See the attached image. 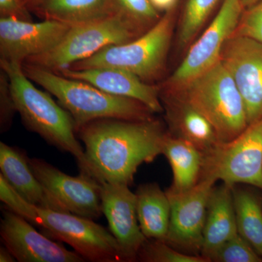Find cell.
<instances>
[{"label": "cell", "mask_w": 262, "mask_h": 262, "mask_svg": "<svg viewBox=\"0 0 262 262\" xmlns=\"http://www.w3.org/2000/svg\"><path fill=\"white\" fill-rule=\"evenodd\" d=\"M215 182L205 177L185 192L165 190L170 203L166 244L183 253L201 256L207 205Z\"/></svg>", "instance_id": "obj_10"}, {"label": "cell", "mask_w": 262, "mask_h": 262, "mask_svg": "<svg viewBox=\"0 0 262 262\" xmlns=\"http://www.w3.org/2000/svg\"><path fill=\"white\" fill-rule=\"evenodd\" d=\"M236 222L239 235L262 257V202L252 190L232 187Z\"/></svg>", "instance_id": "obj_23"}, {"label": "cell", "mask_w": 262, "mask_h": 262, "mask_svg": "<svg viewBox=\"0 0 262 262\" xmlns=\"http://www.w3.org/2000/svg\"><path fill=\"white\" fill-rule=\"evenodd\" d=\"M0 67L8 76L15 110L26 127L57 149L73 155L80 173L86 174L84 149L77 139L70 114L48 91H41L32 83L24 72L23 63L0 59Z\"/></svg>", "instance_id": "obj_3"}, {"label": "cell", "mask_w": 262, "mask_h": 262, "mask_svg": "<svg viewBox=\"0 0 262 262\" xmlns=\"http://www.w3.org/2000/svg\"><path fill=\"white\" fill-rule=\"evenodd\" d=\"M32 10L45 20L71 26L119 13L116 0H43Z\"/></svg>", "instance_id": "obj_21"}, {"label": "cell", "mask_w": 262, "mask_h": 262, "mask_svg": "<svg viewBox=\"0 0 262 262\" xmlns=\"http://www.w3.org/2000/svg\"><path fill=\"white\" fill-rule=\"evenodd\" d=\"M0 175L26 201L39 208L67 212L38 180L29 158L20 149L0 143Z\"/></svg>", "instance_id": "obj_17"}, {"label": "cell", "mask_w": 262, "mask_h": 262, "mask_svg": "<svg viewBox=\"0 0 262 262\" xmlns=\"http://www.w3.org/2000/svg\"><path fill=\"white\" fill-rule=\"evenodd\" d=\"M172 136L192 144L203 155L211 151L221 141L208 120L187 105L163 99Z\"/></svg>", "instance_id": "obj_19"}, {"label": "cell", "mask_w": 262, "mask_h": 262, "mask_svg": "<svg viewBox=\"0 0 262 262\" xmlns=\"http://www.w3.org/2000/svg\"><path fill=\"white\" fill-rule=\"evenodd\" d=\"M176 1L177 0H150L156 9L166 10L171 9Z\"/></svg>", "instance_id": "obj_31"}, {"label": "cell", "mask_w": 262, "mask_h": 262, "mask_svg": "<svg viewBox=\"0 0 262 262\" xmlns=\"http://www.w3.org/2000/svg\"><path fill=\"white\" fill-rule=\"evenodd\" d=\"M163 99L187 105L201 114L221 142L232 141L248 125L244 100L221 60L179 89L167 91Z\"/></svg>", "instance_id": "obj_5"}, {"label": "cell", "mask_w": 262, "mask_h": 262, "mask_svg": "<svg viewBox=\"0 0 262 262\" xmlns=\"http://www.w3.org/2000/svg\"><path fill=\"white\" fill-rule=\"evenodd\" d=\"M101 201L103 214L120 247L123 261H136L147 238L138 220L135 193L127 184L103 183Z\"/></svg>", "instance_id": "obj_15"}, {"label": "cell", "mask_w": 262, "mask_h": 262, "mask_svg": "<svg viewBox=\"0 0 262 262\" xmlns=\"http://www.w3.org/2000/svg\"><path fill=\"white\" fill-rule=\"evenodd\" d=\"M0 235L5 247L19 262H82L76 251L38 232L29 221L4 206Z\"/></svg>", "instance_id": "obj_13"}, {"label": "cell", "mask_w": 262, "mask_h": 262, "mask_svg": "<svg viewBox=\"0 0 262 262\" xmlns=\"http://www.w3.org/2000/svg\"><path fill=\"white\" fill-rule=\"evenodd\" d=\"M72 26L56 20L39 23L0 18V59L23 63L47 53L61 41Z\"/></svg>", "instance_id": "obj_14"}, {"label": "cell", "mask_w": 262, "mask_h": 262, "mask_svg": "<svg viewBox=\"0 0 262 262\" xmlns=\"http://www.w3.org/2000/svg\"><path fill=\"white\" fill-rule=\"evenodd\" d=\"M138 220L147 239L165 241L168 232L170 203L157 183L141 184L135 192Z\"/></svg>", "instance_id": "obj_22"}, {"label": "cell", "mask_w": 262, "mask_h": 262, "mask_svg": "<svg viewBox=\"0 0 262 262\" xmlns=\"http://www.w3.org/2000/svg\"><path fill=\"white\" fill-rule=\"evenodd\" d=\"M237 234L232 187L214 186L207 205L201 256L211 261L219 248Z\"/></svg>", "instance_id": "obj_18"}, {"label": "cell", "mask_w": 262, "mask_h": 262, "mask_svg": "<svg viewBox=\"0 0 262 262\" xmlns=\"http://www.w3.org/2000/svg\"><path fill=\"white\" fill-rule=\"evenodd\" d=\"M143 31L120 13L72 26L61 41L47 53L24 63L58 72L92 56L110 46L130 42Z\"/></svg>", "instance_id": "obj_6"}, {"label": "cell", "mask_w": 262, "mask_h": 262, "mask_svg": "<svg viewBox=\"0 0 262 262\" xmlns=\"http://www.w3.org/2000/svg\"><path fill=\"white\" fill-rule=\"evenodd\" d=\"M116 4L119 13L142 31L160 20L156 8L150 0H116Z\"/></svg>", "instance_id": "obj_26"}, {"label": "cell", "mask_w": 262, "mask_h": 262, "mask_svg": "<svg viewBox=\"0 0 262 262\" xmlns=\"http://www.w3.org/2000/svg\"><path fill=\"white\" fill-rule=\"evenodd\" d=\"M138 259L146 262H209L203 256L183 253L165 241L155 239H146Z\"/></svg>", "instance_id": "obj_25"}, {"label": "cell", "mask_w": 262, "mask_h": 262, "mask_svg": "<svg viewBox=\"0 0 262 262\" xmlns=\"http://www.w3.org/2000/svg\"><path fill=\"white\" fill-rule=\"evenodd\" d=\"M219 0H188L181 22L179 42L186 46L192 42Z\"/></svg>", "instance_id": "obj_24"}, {"label": "cell", "mask_w": 262, "mask_h": 262, "mask_svg": "<svg viewBox=\"0 0 262 262\" xmlns=\"http://www.w3.org/2000/svg\"><path fill=\"white\" fill-rule=\"evenodd\" d=\"M15 113L17 111L10 91L9 80L4 71L2 70L0 75V127L2 133L9 130Z\"/></svg>", "instance_id": "obj_29"}, {"label": "cell", "mask_w": 262, "mask_h": 262, "mask_svg": "<svg viewBox=\"0 0 262 262\" xmlns=\"http://www.w3.org/2000/svg\"><path fill=\"white\" fill-rule=\"evenodd\" d=\"M26 75L48 91L70 114L77 129L101 119L151 120L153 113L132 98L107 94L83 81L74 80L39 66L23 63Z\"/></svg>", "instance_id": "obj_4"}, {"label": "cell", "mask_w": 262, "mask_h": 262, "mask_svg": "<svg viewBox=\"0 0 262 262\" xmlns=\"http://www.w3.org/2000/svg\"><path fill=\"white\" fill-rule=\"evenodd\" d=\"M167 133L161 121L155 118L101 119L86 124L77 130L84 144L86 174L101 184L130 185L141 165L163 155Z\"/></svg>", "instance_id": "obj_1"}, {"label": "cell", "mask_w": 262, "mask_h": 262, "mask_svg": "<svg viewBox=\"0 0 262 262\" xmlns=\"http://www.w3.org/2000/svg\"><path fill=\"white\" fill-rule=\"evenodd\" d=\"M20 1L27 9L32 10L43 0H20Z\"/></svg>", "instance_id": "obj_33"}, {"label": "cell", "mask_w": 262, "mask_h": 262, "mask_svg": "<svg viewBox=\"0 0 262 262\" xmlns=\"http://www.w3.org/2000/svg\"><path fill=\"white\" fill-rule=\"evenodd\" d=\"M173 13L168 12L134 40L107 46L69 68L81 70L113 67L127 71L145 82L155 80L161 74L165 65L173 34Z\"/></svg>", "instance_id": "obj_7"}, {"label": "cell", "mask_w": 262, "mask_h": 262, "mask_svg": "<svg viewBox=\"0 0 262 262\" xmlns=\"http://www.w3.org/2000/svg\"><path fill=\"white\" fill-rule=\"evenodd\" d=\"M163 155L168 160L173 172V182L167 189L168 191L185 192L199 182L203 155L195 146L167 133L164 139Z\"/></svg>", "instance_id": "obj_20"}, {"label": "cell", "mask_w": 262, "mask_h": 262, "mask_svg": "<svg viewBox=\"0 0 262 262\" xmlns=\"http://www.w3.org/2000/svg\"><path fill=\"white\" fill-rule=\"evenodd\" d=\"M1 18H12L25 21H32L28 9L20 0H0Z\"/></svg>", "instance_id": "obj_30"}, {"label": "cell", "mask_w": 262, "mask_h": 262, "mask_svg": "<svg viewBox=\"0 0 262 262\" xmlns=\"http://www.w3.org/2000/svg\"><path fill=\"white\" fill-rule=\"evenodd\" d=\"M56 73L88 82L107 94L140 101L154 113L163 112L160 89L157 86L146 83L145 81L127 71L113 67L81 70L67 68Z\"/></svg>", "instance_id": "obj_16"}, {"label": "cell", "mask_w": 262, "mask_h": 262, "mask_svg": "<svg viewBox=\"0 0 262 262\" xmlns=\"http://www.w3.org/2000/svg\"><path fill=\"white\" fill-rule=\"evenodd\" d=\"M15 261L14 256L10 252L9 250L5 246L0 248V261L13 262Z\"/></svg>", "instance_id": "obj_32"}, {"label": "cell", "mask_w": 262, "mask_h": 262, "mask_svg": "<svg viewBox=\"0 0 262 262\" xmlns=\"http://www.w3.org/2000/svg\"><path fill=\"white\" fill-rule=\"evenodd\" d=\"M238 89L248 125L262 118V44L251 38L232 36L220 57Z\"/></svg>", "instance_id": "obj_12"}, {"label": "cell", "mask_w": 262, "mask_h": 262, "mask_svg": "<svg viewBox=\"0 0 262 262\" xmlns=\"http://www.w3.org/2000/svg\"><path fill=\"white\" fill-rule=\"evenodd\" d=\"M232 36L251 38L262 44V0L244 10Z\"/></svg>", "instance_id": "obj_28"}, {"label": "cell", "mask_w": 262, "mask_h": 262, "mask_svg": "<svg viewBox=\"0 0 262 262\" xmlns=\"http://www.w3.org/2000/svg\"><path fill=\"white\" fill-rule=\"evenodd\" d=\"M205 177L231 187L244 184L262 190V118L203 155L201 179Z\"/></svg>", "instance_id": "obj_8"}, {"label": "cell", "mask_w": 262, "mask_h": 262, "mask_svg": "<svg viewBox=\"0 0 262 262\" xmlns=\"http://www.w3.org/2000/svg\"><path fill=\"white\" fill-rule=\"evenodd\" d=\"M211 261L261 262L262 257L242 236L237 234L219 248L211 258Z\"/></svg>", "instance_id": "obj_27"}, {"label": "cell", "mask_w": 262, "mask_h": 262, "mask_svg": "<svg viewBox=\"0 0 262 262\" xmlns=\"http://www.w3.org/2000/svg\"><path fill=\"white\" fill-rule=\"evenodd\" d=\"M261 0H241L242 4L244 5L245 9L256 5V3H259Z\"/></svg>", "instance_id": "obj_34"}, {"label": "cell", "mask_w": 262, "mask_h": 262, "mask_svg": "<svg viewBox=\"0 0 262 262\" xmlns=\"http://www.w3.org/2000/svg\"><path fill=\"white\" fill-rule=\"evenodd\" d=\"M244 9L241 0H224L214 19L169 79L165 92L179 89L220 61L224 46L233 35Z\"/></svg>", "instance_id": "obj_9"}, {"label": "cell", "mask_w": 262, "mask_h": 262, "mask_svg": "<svg viewBox=\"0 0 262 262\" xmlns=\"http://www.w3.org/2000/svg\"><path fill=\"white\" fill-rule=\"evenodd\" d=\"M33 173L68 213L90 220L103 214L101 184L88 174L67 175L46 160L29 158Z\"/></svg>", "instance_id": "obj_11"}, {"label": "cell", "mask_w": 262, "mask_h": 262, "mask_svg": "<svg viewBox=\"0 0 262 262\" xmlns=\"http://www.w3.org/2000/svg\"><path fill=\"white\" fill-rule=\"evenodd\" d=\"M0 201L42 229L52 239L70 245L85 261H123L120 247L110 231L93 220L31 204L19 195L2 175Z\"/></svg>", "instance_id": "obj_2"}]
</instances>
